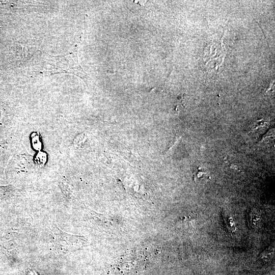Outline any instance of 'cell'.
Returning a JSON list of instances; mask_svg holds the SVG:
<instances>
[{"label": "cell", "mask_w": 275, "mask_h": 275, "mask_svg": "<svg viewBox=\"0 0 275 275\" xmlns=\"http://www.w3.org/2000/svg\"><path fill=\"white\" fill-rule=\"evenodd\" d=\"M26 275H39L38 273L34 270L29 269L27 271Z\"/></svg>", "instance_id": "obj_1"}]
</instances>
